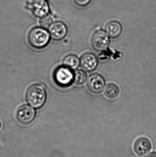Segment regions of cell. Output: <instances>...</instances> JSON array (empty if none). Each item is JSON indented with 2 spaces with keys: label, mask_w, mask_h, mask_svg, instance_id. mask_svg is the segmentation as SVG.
I'll list each match as a JSON object with an SVG mask.
<instances>
[{
  "label": "cell",
  "mask_w": 156,
  "mask_h": 157,
  "mask_svg": "<svg viewBox=\"0 0 156 157\" xmlns=\"http://www.w3.org/2000/svg\"><path fill=\"white\" fill-rule=\"evenodd\" d=\"M28 42L34 48L41 49L48 46L50 41V34L45 28L40 27L33 28L27 36Z\"/></svg>",
  "instance_id": "1"
},
{
  "label": "cell",
  "mask_w": 156,
  "mask_h": 157,
  "mask_svg": "<svg viewBox=\"0 0 156 157\" xmlns=\"http://www.w3.org/2000/svg\"><path fill=\"white\" fill-rule=\"evenodd\" d=\"M47 94L43 86L34 84L30 86L26 93V99L28 104L36 109L42 108L46 101Z\"/></svg>",
  "instance_id": "2"
},
{
  "label": "cell",
  "mask_w": 156,
  "mask_h": 157,
  "mask_svg": "<svg viewBox=\"0 0 156 157\" xmlns=\"http://www.w3.org/2000/svg\"><path fill=\"white\" fill-rule=\"evenodd\" d=\"M53 77L55 82L59 86L66 87L72 84L74 74L70 68L66 66H60L56 69Z\"/></svg>",
  "instance_id": "3"
},
{
  "label": "cell",
  "mask_w": 156,
  "mask_h": 157,
  "mask_svg": "<svg viewBox=\"0 0 156 157\" xmlns=\"http://www.w3.org/2000/svg\"><path fill=\"white\" fill-rule=\"evenodd\" d=\"M110 43V38L104 30H97L92 37V46L96 51H105L109 47Z\"/></svg>",
  "instance_id": "4"
},
{
  "label": "cell",
  "mask_w": 156,
  "mask_h": 157,
  "mask_svg": "<svg viewBox=\"0 0 156 157\" xmlns=\"http://www.w3.org/2000/svg\"><path fill=\"white\" fill-rule=\"evenodd\" d=\"M35 111L28 105L20 106L16 112V120L20 123L24 125L31 124L35 118Z\"/></svg>",
  "instance_id": "5"
},
{
  "label": "cell",
  "mask_w": 156,
  "mask_h": 157,
  "mask_svg": "<svg viewBox=\"0 0 156 157\" xmlns=\"http://www.w3.org/2000/svg\"><path fill=\"white\" fill-rule=\"evenodd\" d=\"M87 86L90 91L95 94H100L105 86V80L100 75L94 74L89 77Z\"/></svg>",
  "instance_id": "6"
},
{
  "label": "cell",
  "mask_w": 156,
  "mask_h": 157,
  "mask_svg": "<svg viewBox=\"0 0 156 157\" xmlns=\"http://www.w3.org/2000/svg\"><path fill=\"white\" fill-rule=\"evenodd\" d=\"M32 14L36 17L41 18L48 15L50 7L47 0H33L31 5Z\"/></svg>",
  "instance_id": "7"
},
{
  "label": "cell",
  "mask_w": 156,
  "mask_h": 157,
  "mask_svg": "<svg viewBox=\"0 0 156 157\" xmlns=\"http://www.w3.org/2000/svg\"><path fill=\"white\" fill-rule=\"evenodd\" d=\"M49 30L52 38L56 40L63 39L68 33L67 27L63 22L60 21L52 23L49 28Z\"/></svg>",
  "instance_id": "8"
},
{
  "label": "cell",
  "mask_w": 156,
  "mask_h": 157,
  "mask_svg": "<svg viewBox=\"0 0 156 157\" xmlns=\"http://www.w3.org/2000/svg\"><path fill=\"white\" fill-rule=\"evenodd\" d=\"M80 64L81 68L86 71H93L98 66V59L93 53L88 52L82 56Z\"/></svg>",
  "instance_id": "9"
},
{
  "label": "cell",
  "mask_w": 156,
  "mask_h": 157,
  "mask_svg": "<svg viewBox=\"0 0 156 157\" xmlns=\"http://www.w3.org/2000/svg\"><path fill=\"white\" fill-rule=\"evenodd\" d=\"M152 144L146 137L138 138L134 144V150L137 155L144 156L150 153L152 149Z\"/></svg>",
  "instance_id": "10"
},
{
  "label": "cell",
  "mask_w": 156,
  "mask_h": 157,
  "mask_svg": "<svg viewBox=\"0 0 156 157\" xmlns=\"http://www.w3.org/2000/svg\"><path fill=\"white\" fill-rule=\"evenodd\" d=\"M105 30L109 37L115 39L121 36L122 32V27L118 21H111L106 25Z\"/></svg>",
  "instance_id": "11"
},
{
  "label": "cell",
  "mask_w": 156,
  "mask_h": 157,
  "mask_svg": "<svg viewBox=\"0 0 156 157\" xmlns=\"http://www.w3.org/2000/svg\"><path fill=\"white\" fill-rule=\"evenodd\" d=\"M120 88L114 83H109L104 88V95L110 99L116 98L120 95Z\"/></svg>",
  "instance_id": "12"
},
{
  "label": "cell",
  "mask_w": 156,
  "mask_h": 157,
  "mask_svg": "<svg viewBox=\"0 0 156 157\" xmlns=\"http://www.w3.org/2000/svg\"><path fill=\"white\" fill-rule=\"evenodd\" d=\"M63 63L64 66L71 70H75L79 66L80 59L76 55L70 54L64 58Z\"/></svg>",
  "instance_id": "13"
},
{
  "label": "cell",
  "mask_w": 156,
  "mask_h": 157,
  "mask_svg": "<svg viewBox=\"0 0 156 157\" xmlns=\"http://www.w3.org/2000/svg\"><path fill=\"white\" fill-rule=\"evenodd\" d=\"M87 79V75L84 71L77 70L74 73L73 81L77 85H82L86 82Z\"/></svg>",
  "instance_id": "14"
},
{
  "label": "cell",
  "mask_w": 156,
  "mask_h": 157,
  "mask_svg": "<svg viewBox=\"0 0 156 157\" xmlns=\"http://www.w3.org/2000/svg\"><path fill=\"white\" fill-rule=\"evenodd\" d=\"M52 23H53V20L52 17L48 15L44 17H41L39 21V24L41 27L45 29L49 28Z\"/></svg>",
  "instance_id": "15"
},
{
  "label": "cell",
  "mask_w": 156,
  "mask_h": 157,
  "mask_svg": "<svg viewBox=\"0 0 156 157\" xmlns=\"http://www.w3.org/2000/svg\"><path fill=\"white\" fill-rule=\"evenodd\" d=\"M92 0H73L76 5L79 7H86L90 3Z\"/></svg>",
  "instance_id": "16"
},
{
  "label": "cell",
  "mask_w": 156,
  "mask_h": 157,
  "mask_svg": "<svg viewBox=\"0 0 156 157\" xmlns=\"http://www.w3.org/2000/svg\"><path fill=\"white\" fill-rule=\"evenodd\" d=\"M145 157H156V153L155 152H153V153L147 154Z\"/></svg>",
  "instance_id": "17"
},
{
  "label": "cell",
  "mask_w": 156,
  "mask_h": 157,
  "mask_svg": "<svg viewBox=\"0 0 156 157\" xmlns=\"http://www.w3.org/2000/svg\"><path fill=\"white\" fill-rule=\"evenodd\" d=\"M1 128H2V123H1V122L0 121V130H1Z\"/></svg>",
  "instance_id": "18"
}]
</instances>
